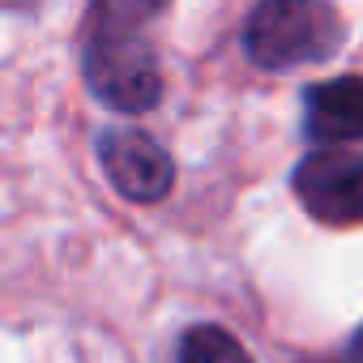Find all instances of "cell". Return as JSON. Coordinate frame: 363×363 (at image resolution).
<instances>
[{"mask_svg":"<svg viewBox=\"0 0 363 363\" xmlns=\"http://www.w3.org/2000/svg\"><path fill=\"white\" fill-rule=\"evenodd\" d=\"M346 39L342 13L320 0H265L244 18L240 43L257 69L291 73L303 65H325Z\"/></svg>","mask_w":363,"mask_h":363,"instance_id":"cell-2","label":"cell"},{"mask_svg":"<svg viewBox=\"0 0 363 363\" xmlns=\"http://www.w3.org/2000/svg\"><path fill=\"white\" fill-rule=\"evenodd\" d=\"M303 137L342 150L363 141V77H329L303 90Z\"/></svg>","mask_w":363,"mask_h":363,"instance_id":"cell-5","label":"cell"},{"mask_svg":"<svg viewBox=\"0 0 363 363\" xmlns=\"http://www.w3.org/2000/svg\"><path fill=\"white\" fill-rule=\"evenodd\" d=\"M154 18H162V5H137V0H116L90 13L82 39V77L103 107L124 116L158 107L162 73L145 30Z\"/></svg>","mask_w":363,"mask_h":363,"instance_id":"cell-1","label":"cell"},{"mask_svg":"<svg viewBox=\"0 0 363 363\" xmlns=\"http://www.w3.org/2000/svg\"><path fill=\"white\" fill-rule=\"evenodd\" d=\"M171 363H257L248 346L223 325H193L179 333Z\"/></svg>","mask_w":363,"mask_h":363,"instance_id":"cell-6","label":"cell"},{"mask_svg":"<svg viewBox=\"0 0 363 363\" xmlns=\"http://www.w3.org/2000/svg\"><path fill=\"white\" fill-rule=\"evenodd\" d=\"M291 193L316 223L359 227L363 223V154L316 150L299 158L291 171Z\"/></svg>","mask_w":363,"mask_h":363,"instance_id":"cell-3","label":"cell"},{"mask_svg":"<svg viewBox=\"0 0 363 363\" xmlns=\"http://www.w3.org/2000/svg\"><path fill=\"white\" fill-rule=\"evenodd\" d=\"M350 363H363V325L350 333Z\"/></svg>","mask_w":363,"mask_h":363,"instance_id":"cell-7","label":"cell"},{"mask_svg":"<svg viewBox=\"0 0 363 363\" xmlns=\"http://www.w3.org/2000/svg\"><path fill=\"white\" fill-rule=\"evenodd\" d=\"M94 154H99L103 175L111 179V189L137 206H154L175 189L171 154L141 128H124V124L103 128L94 141Z\"/></svg>","mask_w":363,"mask_h":363,"instance_id":"cell-4","label":"cell"}]
</instances>
